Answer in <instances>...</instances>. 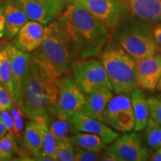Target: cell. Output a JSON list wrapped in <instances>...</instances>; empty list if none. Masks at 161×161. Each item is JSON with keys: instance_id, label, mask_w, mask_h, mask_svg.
Here are the masks:
<instances>
[{"instance_id": "obj_34", "label": "cell", "mask_w": 161, "mask_h": 161, "mask_svg": "<svg viewBox=\"0 0 161 161\" xmlns=\"http://www.w3.org/2000/svg\"><path fill=\"white\" fill-rule=\"evenodd\" d=\"M5 35V17L0 13V39Z\"/></svg>"}, {"instance_id": "obj_32", "label": "cell", "mask_w": 161, "mask_h": 161, "mask_svg": "<svg viewBox=\"0 0 161 161\" xmlns=\"http://www.w3.org/2000/svg\"><path fill=\"white\" fill-rule=\"evenodd\" d=\"M0 116L3 119L4 124L7 128L8 132H11L14 134V121L11 114L8 110H4L0 113Z\"/></svg>"}, {"instance_id": "obj_4", "label": "cell", "mask_w": 161, "mask_h": 161, "mask_svg": "<svg viewBox=\"0 0 161 161\" xmlns=\"http://www.w3.org/2000/svg\"><path fill=\"white\" fill-rule=\"evenodd\" d=\"M110 38L135 61L160 52L152 25L132 14L110 31Z\"/></svg>"}, {"instance_id": "obj_5", "label": "cell", "mask_w": 161, "mask_h": 161, "mask_svg": "<svg viewBox=\"0 0 161 161\" xmlns=\"http://www.w3.org/2000/svg\"><path fill=\"white\" fill-rule=\"evenodd\" d=\"M98 57L114 92L130 93L138 87L136 61L116 42L110 38Z\"/></svg>"}, {"instance_id": "obj_2", "label": "cell", "mask_w": 161, "mask_h": 161, "mask_svg": "<svg viewBox=\"0 0 161 161\" xmlns=\"http://www.w3.org/2000/svg\"><path fill=\"white\" fill-rule=\"evenodd\" d=\"M58 78L49 75L30 55L21 101L18 108L29 119L42 116L49 123L55 116Z\"/></svg>"}, {"instance_id": "obj_15", "label": "cell", "mask_w": 161, "mask_h": 161, "mask_svg": "<svg viewBox=\"0 0 161 161\" xmlns=\"http://www.w3.org/2000/svg\"><path fill=\"white\" fill-rule=\"evenodd\" d=\"M48 129L49 123L42 116L31 119L25 126L23 134L24 146L36 160L41 155L44 136Z\"/></svg>"}, {"instance_id": "obj_17", "label": "cell", "mask_w": 161, "mask_h": 161, "mask_svg": "<svg viewBox=\"0 0 161 161\" xmlns=\"http://www.w3.org/2000/svg\"><path fill=\"white\" fill-rule=\"evenodd\" d=\"M113 92L110 88L103 87L84 94L85 102L80 112L84 115L103 122L104 111L110 98L114 96Z\"/></svg>"}, {"instance_id": "obj_1", "label": "cell", "mask_w": 161, "mask_h": 161, "mask_svg": "<svg viewBox=\"0 0 161 161\" xmlns=\"http://www.w3.org/2000/svg\"><path fill=\"white\" fill-rule=\"evenodd\" d=\"M57 19L67 33L80 59L98 57L110 39V31L73 0Z\"/></svg>"}, {"instance_id": "obj_29", "label": "cell", "mask_w": 161, "mask_h": 161, "mask_svg": "<svg viewBox=\"0 0 161 161\" xmlns=\"http://www.w3.org/2000/svg\"><path fill=\"white\" fill-rule=\"evenodd\" d=\"M74 154L76 161H94L99 160L102 153L84 149L83 148L74 145Z\"/></svg>"}, {"instance_id": "obj_38", "label": "cell", "mask_w": 161, "mask_h": 161, "mask_svg": "<svg viewBox=\"0 0 161 161\" xmlns=\"http://www.w3.org/2000/svg\"><path fill=\"white\" fill-rule=\"evenodd\" d=\"M4 0H0V13L3 14V5Z\"/></svg>"}, {"instance_id": "obj_14", "label": "cell", "mask_w": 161, "mask_h": 161, "mask_svg": "<svg viewBox=\"0 0 161 161\" xmlns=\"http://www.w3.org/2000/svg\"><path fill=\"white\" fill-rule=\"evenodd\" d=\"M72 132L90 133L99 136L107 145L111 144L119 136V132L108 126L102 121L76 113L69 119Z\"/></svg>"}, {"instance_id": "obj_40", "label": "cell", "mask_w": 161, "mask_h": 161, "mask_svg": "<svg viewBox=\"0 0 161 161\" xmlns=\"http://www.w3.org/2000/svg\"><path fill=\"white\" fill-rule=\"evenodd\" d=\"M0 43H1V42H0Z\"/></svg>"}, {"instance_id": "obj_30", "label": "cell", "mask_w": 161, "mask_h": 161, "mask_svg": "<svg viewBox=\"0 0 161 161\" xmlns=\"http://www.w3.org/2000/svg\"><path fill=\"white\" fill-rule=\"evenodd\" d=\"M11 111L14 121V134L16 137H20L23 133V113L16 104L14 105Z\"/></svg>"}, {"instance_id": "obj_3", "label": "cell", "mask_w": 161, "mask_h": 161, "mask_svg": "<svg viewBox=\"0 0 161 161\" xmlns=\"http://www.w3.org/2000/svg\"><path fill=\"white\" fill-rule=\"evenodd\" d=\"M31 57L49 75L58 79L67 75L74 60L79 58L69 36L58 19L45 26L43 42L32 52Z\"/></svg>"}, {"instance_id": "obj_6", "label": "cell", "mask_w": 161, "mask_h": 161, "mask_svg": "<svg viewBox=\"0 0 161 161\" xmlns=\"http://www.w3.org/2000/svg\"><path fill=\"white\" fill-rule=\"evenodd\" d=\"M72 78L84 94L108 87L112 90L106 71L99 60L86 58L74 60L71 70Z\"/></svg>"}, {"instance_id": "obj_13", "label": "cell", "mask_w": 161, "mask_h": 161, "mask_svg": "<svg viewBox=\"0 0 161 161\" xmlns=\"http://www.w3.org/2000/svg\"><path fill=\"white\" fill-rule=\"evenodd\" d=\"M138 87L154 91L161 78V52L136 61Z\"/></svg>"}, {"instance_id": "obj_24", "label": "cell", "mask_w": 161, "mask_h": 161, "mask_svg": "<svg viewBox=\"0 0 161 161\" xmlns=\"http://www.w3.org/2000/svg\"><path fill=\"white\" fill-rule=\"evenodd\" d=\"M17 153L18 147L16 136L13 133L8 132L0 139V158L2 161L11 160Z\"/></svg>"}, {"instance_id": "obj_39", "label": "cell", "mask_w": 161, "mask_h": 161, "mask_svg": "<svg viewBox=\"0 0 161 161\" xmlns=\"http://www.w3.org/2000/svg\"><path fill=\"white\" fill-rule=\"evenodd\" d=\"M0 161H2V159L1 158H0Z\"/></svg>"}, {"instance_id": "obj_33", "label": "cell", "mask_w": 161, "mask_h": 161, "mask_svg": "<svg viewBox=\"0 0 161 161\" xmlns=\"http://www.w3.org/2000/svg\"><path fill=\"white\" fill-rule=\"evenodd\" d=\"M152 31L154 37L155 38L156 42L158 43L159 47L161 50V23H155L152 25Z\"/></svg>"}, {"instance_id": "obj_10", "label": "cell", "mask_w": 161, "mask_h": 161, "mask_svg": "<svg viewBox=\"0 0 161 161\" xmlns=\"http://www.w3.org/2000/svg\"><path fill=\"white\" fill-rule=\"evenodd\" d=\"M29 19L47 25L63 13L70 0H14Z\"/></svg>"}, {"instance_id": "obj_20", "label": "cell", "mask_w": 161, "mask_h": 161, "mask_svg": "<svg viewBox=\"0 0 161 161\" xmlns=\"http://www.w3.org/2000/svg\"><path fill=\"white\" fill-rule=\"evenodd\" d=\"M130 93V101L135 119L134 130L136 132L141 131L146 128L150 118L148 100L143 90L140 87L136 88Z\"/></svg>"}, {"instance_id": "obj_27", "label": "cell", "mask_w": 161, "mask_h": 161, "mask_svg": "<svg viewBox=\"0 0 161 161\" xmlns=\"http://www.w3.org/2000/svg\"><path fill=\"white\" fill-rule=\"evenodd\" d=\"M58 144V140H56L55 136L53 135V134H52L49 128V129L46 133L45 136H44L43 148H42L41 150V155L38 159V160H42V159L45 158V157L52 158L53 160H55V154Z\"/></svg>"}, {"instance_id": "obj_18", "label": "cell", "mask_w": 161, "mask_h": 161, "mask_svg": "<svg viewBox=\"0 0 161 161\" xmlns=\"http://www.w3.org/2000/svg\"><path fill=\"white\" fill-rule=\"evenodd\" d=\"M3 14L5 17V35L8 39L15 37L29 19L23 10L14 0H4Z\"/></svg>"}, {"instance_id": "obj_22", "label": "cell", "mask_w": 161, "mask_h": 161, "mask_svg": "<svg viewBox=\"0 0 161 161\" xmlns=\"http://www.w3.org/2000/svg\"><path fill=\"white\" fill-rule=\"evenodd\" d=\"M0 84L8 90L14 98L11 65L6 47V41L0 43Z\"/></svg>"}, {"instance_id": "obj_36", "label": "cell", "mask_w": 161, "mask_h": 161, "mask_svg": "<svg viewBox=\"0 0 161 161\" xmlns=\"http://www.w3.org/2000/svg\"><path fill=\"white\" fill-rule=\"evenodd\" d=\"M8 130L6 126L4 124L3 119H2L1 116H0V139H1L3 136H4L7 134Z\"/></svg>"}, {"instance_id": "obj_23", "label": "cell", "mask_w": 161, "mask_h": 161, "mask_svg": "<svg viewBox=\"0 0 161 161\" xmlns=\"http://www.w3.org/2000/svg\"><path fill=\"white\" fill-rule=\"evenodd\" d=\"M49 128L58 142L69 140L68 134L69 132L73 133L69 120L60 119L55 116L49 118Z\"/></svg>"}, {"instance_id": "obj_41", "label": "cell", "mask_w": 161, "mask_h": 161, "mask_svg": "<svg viewBox=\"0 0 161 161\" xmlns=\"http://www.w3.org/2000/svg\"><path fill=\"white\" fill-rule=\"evenodd\" d=\"M160 148H161V147H160Z\"/></svg>"}, {"instance_id": "obj_8", "label": "cell", "mask_w": 161, "mask_h": 161, "mask_svg": "<svg viewBox=\"0 0 161 161\" xmlns=\"http://www.w3.org/2000/svg\"><path fill=\"white\" fill-rule=\"evenodd\" d=\"M111 31L130 14L125 0H73Z\"/></svg>"}, {"instance_id": "obj_25", "label": "cell", "mask_w": 161, "mask_h": 161, "mask_svg": "<svg viewBox=\"0 0 161 161\" xmlns=\"http://www.w3.org/2000/svg\"><path fill=\"white\" fill-rule=\"evenodd\" d=\"M146 143L154 149L161 147V125L149 118L145 131Z\"/></svg>"}, {"instance_id": "obj_37", "label": "cell", "mask_w": 161, "mask_h": 161, "mask_svg": "<svg viewBox=\"0 0 161 161\" xmlns=\"http://www.w3.org/2000/svg\"><path fill=\"white\" fill-rule=\"evenodd\" d=\"M156 89H157V90H158L159 91H160V92H161V78H160V79L159 80L158 84V85H157Z\"/></svg>"}, {"instance_id": "obj_9", "label": "cell", "mask_w": 161, "mask_h": 161, "mask_svg": "<svg viewBox=\"0 0 161 161\" xmlns=\"http://www.w3.org/2000/svg\"><path fill=\"white\" fill-rule=\"evenodd\" d=\"M85 102V95L70 76L59 78L55 116L60 119L69 120L74 114L79 112Z\"/></svg>"}, {"instance_id": "obj_21", "label": "cell", "mask_w": 161, "mask_h": 161, "mask_svg": "<svg viewBox=\"0 0 161 161\" xmlns=\"http://www.w3.org/2000/svg\"><path fill=\"white\" fill-rule=\"evenodd\" d=\"M69 140L73 145L86 150L102 152L107 147V144L99 136L90 133L75 131L69 136Z\"/></svg>"}, {"instance_id": "obj_11", "label": "cell", "mask_w": 161, "mask_h": 161, "mask_svg": "<svg viewBox=\"0 0 161 161\" xmlns=\"http://www.w3.org/2000/svg\"><path fill=\"white\" fill-rule=\"evenodd\" d=\"M108 149L116 161H145L148 158V152L136 133H127L118 136Z\"/></svg>"}, {"instance_id": "obj_35", "label": "cell", "mask_w": 161, "mask_h": 161, "mask_svg": "<svg viewBox=\"0 0 161 161\" xmlns=\"http://www.w3.org/2000/svg\"><path fill=\"white\" fill-rule=\"evenodd\" d=\"M152 161H161V148H159L156 149V152L148 158Z\"/></svg>"}, {"instance_id": "obj_31", "label": "cell", "mask_w": 161, "mask_h": 161, "mask_svg": "<svg viewBox=\"0 0 161 161\" xmlns=\"http://www.w3.org/2000/svg\"><path fill=\"white\" fill-rule=\"evenodd\" d=\"M14 104V101L11 93L0 84V112L11 110Z\"/></svg>"}, {"instance_id": "obj_16", "label": "cell", "mask_w": 161, "mask_h": 161, "mask_svg": "<svg viewBox=\"0 0 161 161\" xmlns=\"http://www.w3.org/2000/svg\"><path fill=\"white\" fill-rule=\"evenodd\" d=\"M45 34L43 24L36 21H28L20 29L11 42L23 52H32L41 45Z\"/></svg>"}, {"instance_id": "obj_12", "label": "cell", "mask_w": 161, "mask_h": 161, "mask_svg": "<svg viewBox=\"0 0 161 161\" xmlns=\"http://www.w3.org/2000/svg\"><path fill=\"white\" fill-rule=\"evenodd\" d=\"M6 47L11 60L14 100L19 107L31 54L19 49L11 42L6 41Z\"/></svg>"}, {"instance_id": "obj_19", "label": "cell", "mask_w": 161, "mask_h": 161, "mask_svg": "<svg viewBox=\"0 0 161 161\" xmlns=\"http://www.w3.org/2000/svg\"><path fill=\"white\" fill-rule=\"evenodd\" d=\"M130 14L150 24L161 23V0H125Z\"/></svg>"}, {"instance_id": "obj_7", "label": "cell", "mask_w": 161, "mask_h": 161, "mask_svg": "<svg viewBox=\"0 0 161 161\" xmlns=\"http://www.w3.org/2000/svg\"><path fill=\"white\" fill-rule=\"evenodd\" d=\"M103 122L119 133L134 130L135 119L129 93H119L110 98L104 111Z\"/></svg>"}, {"instance_id": "obj_26", "label": "cell", "mask_w": 161, "mask_h": 161, "mask_svg": "<svg viewBox=\"0 0 161 161\" xmlns=\"http://www.w3.org/2000/svg\"><path fill=\"white\" fill-rule=\"evenodd\" d=\"M55 160L59 161H74V145L70 140L59 142L55 150Z\"/></svg>"}, {"instance_id": "obj_28", "label": "cell", "mask_w": 161, "mask_h": 161, "mask_svg": "<svg viewBox=\"0 0 161 161\" xmlns=\"http://www.w3.org/2000/svg\"><path fill=\"white\" fill-rule=\"evenodd\" d=\"M149 107L150 118L161 125V96H152L147 98Z\"/></svg>"}]
</instances>
